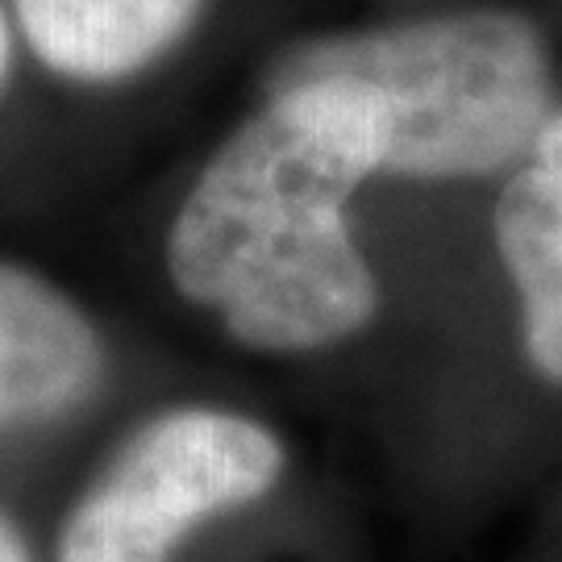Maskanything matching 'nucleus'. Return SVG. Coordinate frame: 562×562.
I'll list each match as a JSON object with an SVG mask.
<instances>
[{
	"label": "nucleus",
	"mask_w": 562,
	"mask_h": 562,
	"mask_svg": "<svg viewBox=\"0 0 562 562\" xmlns=\"http://www.w3.org/2000/svg\"><path fill=\"white\" fill-rule=\"evenodd\" d=\"M380 176L350 92L280 88L204 162L167 234V276L246 350L304 355L359 334L380 288L346 204Z\"/></svg>",
	"instance_id": "f257e3e1"
},
{
	"label": "nucleus",
	"mask_w": 562,
	"mask_h": 562,
	"mask_svg": "<svg viewBox=\"0 0 562 562\" xmlns=\"http://www.w3.org/2000/svg\"><path fill=\"white\" fill-rule=\"evenodd\" d=\"M9 50H13V42H9V21H4V9H0V83H4V71H9Z\"/></svg>",
	"instance_id": "6e6552de"
},
{
	"label": "nucleus",
	"mask_w": 562,
	"mask_h": 562,
	"mask_svg": "<svg viewBox=\"0 0 562 562\" xmlns=\"http://www.w3.org/2000/svg\"><path fill=\"white\" fill-rule=\"evenodd\" d=\"M496 250L521 301L525 355L562 383V113L529 142L496 204Z\"/></svg>",
	"instance_id": "39448f33"
},
{
	"label": "nucleus",
	"mask_w": 562,
	"mask_h": 562,
	"mask_svg": "<svg viewBox=\"0 0 562 562\" xmlns=\"http://www.w3.org/2000/svg\"><path fill=\"white\" fill-rule=\"evenodd\" d=\"M104 341L38 271L0 259V429L59 422L101 392Z\"/></svg>",
	"instance_id": "20e7f679"
},
{
	"label": "nucleus",
	"mask_w": 562,
	"mask_h": 562,
	"mask_svg": "<svg viewBox=\"0 0 562 562\" xmlns=\"http://www.w3.org/2000/svg\"><path fill=\"white\" fill-rule=\"evenodd\" d=\"M0 562H30V546L4 513H0Z\"/></svg>",
	"instance_id": "0eeeda50"
},
{
	"label": "nucleus",
	"mask_w": 562,
	"mask_h": 562,
	"mask_svg": "<svg viewBox=\"0 0 562 562\" xmlns=\"http://www.w3.org/2000/svg\"><path fill=\"white\" fill-rule=\"evenodd\" d=\"M283 475L271 429L222 408H176L146 422L76 504L59 562H171L209 517L267 496Z\"/></svg>",
	"instance_id": "7ed1b4c3"
},
{
	"label": "nucleus",
	"mask_w": 562,
	"mask_h": 562,
	"mask_svg": "<svg viewBox=\"0 0 562 562\" xmlns=\"http://www.w3.org/2000/svg\"><path fill=\"white\" fill-rule=\"evenodd\" d=\"M322 83L367 109L375 162L404 180H480L517 162L554 113L538 25L475 9L296 46L267 88Z\"/></svg>",
	"instance_id": "f03ea898"
},
{
	"label": "nucleus",
	"mask_w": 562,
	"mask_h": 562,
	"mask_svg": "<svg viewBox=\"0 0 562 562\" xmlns=\"http://www.w3.org/2000/svg\"><path fill=\"white\" fill-rule=\"evenodd\" d=\"M34 59L71 83H121L171 55L204 0H13Z\"/></svg>",
	"instance_id": "423d86ee"
}]
</instances>
